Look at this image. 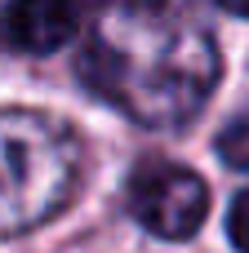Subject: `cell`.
<instances>
[{
  "instance_id": "4",
  "label": "cell",
  "mask_w": 249,
  "mask_h": 253,
  "mask_svg": "<svg viewBox=\"0 0 249 253\" xmlns=\"http://www.w3.org/2000/svg\"><path fill=\"white\" fill-rule=\"evenodd\" d=\"M0 36L9 49L22 53H53L62 44H71V36L80 31V13L62 9V4H13L0 13Z\"/></svg>"
},
{
  "instance_id": "1",
  "label": "cell",
  "mask_w": 249,
  "mask_h": 253,
  "mask_svg": "<svg viewBox=\"0 0 249 253\" xmlns=\"http://www.w3.org/2000/svg\"><path fill=\"white\" fill-rule=\"evenodd\" d=\"M76 76L143 129H187L218 89L223 53L196 9L116 4L94 13Z\"/></svg>"
},
{
  "instance_id": "3",
  "label": "cell",
  "mask_w": 249,
  "mask_h": 253,
  "mask_svg": "<svg viewBox=\"0 0 249 253\" xmlns=\"http://www.w3.org/2000/svg\"><path fill=\"white\" fill-rule=\"evenodd\" d=\"M125 205L143 231L156 240H192L209 213V187L196 169L174 160H143L129 173Z\"/></svg>"
},
{
  "instance_id": "2",
  "label": "cell",
  "mask_w": 249,
  "mask_h": 253,
  "mask_svg": "<svg viewBox=\"0 0 249 253\" xmlns=\"http://www.w3.org/2000/svg\"><path fill=\"white\" fill-rule=\"evenodd\" d=\"M85 147L71 125L45 111H0V240L53 222L80 191Z\"/></svg>"
},
{
  "instance_id": "5",
  "label": "cell",
  "mask_w": 249,
  "mask_h": 253,
  "mask_svg": "<svg viewBox=\"0 0 249 253\" xmlns=\"http://www.w3.org/2000/svg\"><path fill=\"white\" fill-rule=\"evenodd\" d=\"M218 156H223V165L245 169V173H249V111L241 116V120H232V125L218 133Z\"/></svg>"
},
{
  "instance_id": "6",
  "label": "cell",
  "mask_w": 249,
  "mask_h": 253,
  "mask_svg": "<svg viewBox=\"0 0 249 253\" xmlns=\"http://www.w3.org/2000/svg\"><path fill=\"white\" fill-rule=\"evenodd\" d=\"M227 240L241 253H249V187L232 200V213H227Z\"/></svg>"
}]
</instances>
